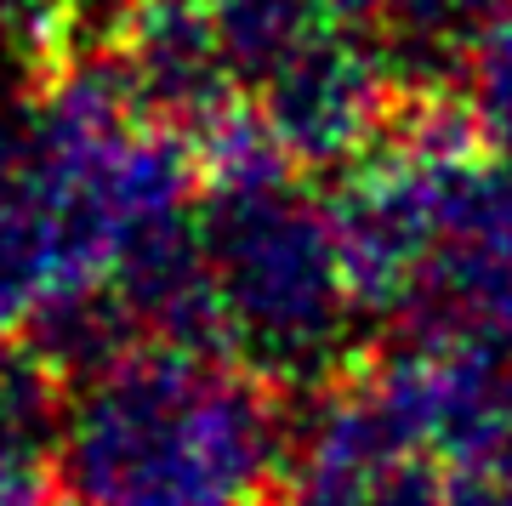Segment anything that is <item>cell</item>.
<instances>
[{
  "instance_id": "8",
  "label": "cell",
  "mask_w": 512,
  "mask_h": 506,
  "mask_svg": "<svg viewBox=\"0 0 512 506\" xmlns=\"http://www.w3.org/2000/svg\"><path fill=\"white\" fill-rule=\"evenodd\" d=\"M205 12L245 86H256L291 46H302L313 29L330 23L325 0H205Z\"/></svg>"
},
{
  "instance_id": "3",
  "label": "cell",
  "mask_w": 512,
  "mask_h": 506,
  "mask_svg": "<svg viewBox=\"0 0 512 506\" xmlns=\"http://www.w3.org/2000/svg\"><path fill=\"white\" fill-rule=\"evenodd\" d=\"M251 103L302 177H336L382 137L393 80L376 57V40L325 23L256 80Z\"/></svg>"
},
{
  "instance_id": "6",
  "label": "cell",
  "mask_w": 512,
  "mask_h": 506,
  "mask_svg": "<svg viewBox=\"0 0 512 506\" xmlns=\"http://www.w3.org/2000/svg\"><path fill=\"white\" fill-rule=\"evenodd\" d=\"M18 336H29L57 364V376L69 381V387L103 376L114 359H126L131 347L143 342V330L126 313L120 290L109 285V273L103 279H86V285L52 290L18 325Z\"/></svg>"
},
{
  "instance_id": "9",
  "label": "cell",
  "mask_w": 512,
  "mask_h": 506,
  "mask_svg": "<svg viewBox=\"0 0 512 506\" xmlns=\"http://www.w3.org/2000/svg\"><path fill=\"white\" fill-rule=\"evenodd\" d=\"M148 0H52V40H46V69L57 63H86L114 57L137 29Z\"/></svg>"
},
{
  "instance_id": "16",
  "label": "cell",
  "mask_w": 512,
  "mask_h": 506,
  "mask_svg": "<svg viewBox=\"0 0 512 506\" xmlns=\"http://www.w3.org/2000/svg\"><path fill=\"white\" fill-rule=\"evenodd\" d=\"M501 160H507V171H512V154H501Z\"/></svg>"
},
{
  "instance_id": "12",
  "label": "cell",
  "mask_w": 512,
  "mask_h": 506,
  "mask_svg": "<svg viewBox=\"0 0 512 506\" xmlns=\"http://www.w3.org/2000/svg\"><path fill=\"white\" fill-rule=\"evenodd\" d=\"M52 40V0H0V46L23 63V74H46Z\"/></svg>"
},
{
  "instance_id": "1",
  "label": "cell",
  "mask_w": 512,
  "mask_h": 506,
  "mask_svg": "<svg viewBox=\"0 0 512 506\" xmlns=\"http://www.w3.org/2000/svg\"><path fill=\"white\" fill-rule=\"evenodd\" d=\"M285 450L279 381L228 353L137 342L74 387L52 478L63 506H251Z\"/></svg>"
},
{
  "instance_id": "10",
  "label": "cell",
  "mask_w": 512,
  "mask_h": 506,
  "mask_svg": "<svg viewBox=\"0 0 512 506\" xmlns=\"http://www.w3.org/2000/svg\"><path fill=\"white\" fill-rule=\"evenodd\" d=\"M467 103L478 114L490 154H512V18L478 46L473 74H467Z\"/></svg>"
},
{
  "instance_id": "7",
  "label": "cell",
  "mask_w": 512,
  "mask_h": 506,
  "mask_svg": "<svg viewBox=\"0 0 512 506\" xmlns=\"http://www.w3.org/2000/svg\"><path fill=\"white\" fill-rule=\"evenodd\" d=\"M74 387L57 376V364L29 336H0V450L52 461L63 421H69Z\"/></svg>"
},
{
  "instance_id": "11",
  "label": "cell",
  "mask_w": 512,
  "mask_h": 506,
  "mask_svg": "<svg viewBox=\"0 0 512 506\" xmlns=\"http://www.w3.org/2000/svg\"><path fill=\"white\" fill-rule=\"evenodd\" d=\"M376 484L370 472L330 467V461H291L279 472V484L268 489V506H376Z\"/></svg>"
},
{
  "instance_id": "2",
  "label": "cell",
  "mask_w": 512,
  "mask_h": 506,
  "mask_svg": "<svg viewBox=\"0 0 512 506\" xmlns=\"http://www.w3.org/2000/svg\"><path fill=\"white\" fill-rule=\"evenodd\" d=\"M194 217L239 364L279 387H308L365 353L325 194L302 177L205 188Z\"/></svg>"
},
{
  "instance_id": "14",
  "label": "cell",
  "mask_w": 512,
  "mask_h": 506,
  "mask_svg": "<svg viewBox=\"0 0 512 506\" xmlns=\"http://www.w3.org/2000/svg\"><path fill=\"white\" fill-rule=\"evenodd\" d=\"M52 501H57L52 461L0 450V506H52Z\"/></svg>"
},
{
  "instance_id": "4",
  "label": "cell",
  "mask_w": 512,
  "mask_h": 506,
  "mask_svg": "<svg viewBox=\"0 0 512 506\" xmlns=\"http://www.w3.org/2000/svg\"><path fill=\"white\" fill-rule=\"evenodd\" d=\"M114 57L126 69V86L148 126L183 131V137L217 120L245 91L205 0H148L137 29Z\"/></svg>"
},
{
  "instance_id": "15",
  "label": "cell",
  "mask_w": 512,
  "mask_h": 506,
  "mask_svg": "<svg viewBox=\"0 0 512 506\" xmlns=\"http://www.w3.org/2000/svg\"><path fill=\"white\" fill-rule=\"evenodd\" d=\"M444 506H512V467H444Z\"/></svg>"
},
{
  "instance_id": "5",
  "label": "cell",
  "mask_w": 512,
  "mask_h": 506,
  "mask_svg": "<svg viewBox=\"0 0 512 506\" xmlns=\"http://www.w3.org/2000/svg\"><path fill=\"white\" fill-rule=\"evenodd\" d=\"M512 18V0H382L370 40L393 91H467L478 46Z\"/></svg>"
},
{
  "instance_id": "17",
  "label": "cell",
  "mask_w": 512,
  "mask_h": 506,
  "mask_svg": "<svg viewBox=\"0 0 512 506\" xmlns=\"http://www.w3.org/2000/svg\"><path fill=\"white\" fill-rule=\"evenodd\" d=\"M251 506H268V501H251Z\"/></svg>"
},
{
  "instance_id": "13",
  "label": "cell",
  "mask_w": 512,
  "mask_h": 506,
  "mask_svg": "<svg viewBox=\"0 0 512 506\" xmlns=\"http://www.w3.org/2000/svg\"><path fill=\"white\" fill-rule=\"evenodd\" d=\"M376 506H444V472L427 455H404L399 467L382 472L376 484Z\"/></svg>"
}]
</instances>
